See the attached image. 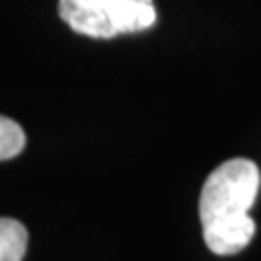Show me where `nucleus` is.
<instances>
[{"mask_svg":"<svg viewBox=\"0 0 261 261\" xmlns=\"http://www.w3.org/2000/svg\"><path fill=\"white\" fill-rule=\"evenodd\" d=\"M59 15L79 35L111 39L154 27L152 0H59Z\"/></svg>","mask_w":261,"mask_h":261,"instance_id":"f03ea898","label":"nucleus"},{"mask_svg":"<svg viewBox=\"0 0 261 261\" xmlns=\"http://www.w3.org/2000/svg\"><path fill=\"white\" fill-rule=\"evenodd\" d=\"M29 246V231L20 220L0 218V261H22Z\"/></svg>","mask_w":261,"mask_h":261,"instance_id":"7ed1b4c3","label":"nucleus"},{"mask_svg":"<svg viewBox=\"0 0 261 261\" xmlns=\"http://www.w3.org/2000/svg\"><path fill=\"white\" fill-rule=\"evenodd\" d=\"M261 185L255 161L235 157L218 166L200 190L198 216L202 238L216 255H238L255 238L257 224L248 216Z\"/></svg>","mask_w":261,"mask_h":261,"instance_id":"f257e3e1","label":"nucleus"},{"mask_svg":"<svg viewBox=\"0 0 261 261\" xmlns=\"http://www.w3.org/2000/svg\"><path fill=\"white\" fill-rule=\"evenodd\" d=\"M27 146V135L15 120L0 116V161L13 159Z\"/></svg>","mask_w":261,"mask_h":261,"instance_id":"20e7f679","label":"nucleus"}]
</instances>
